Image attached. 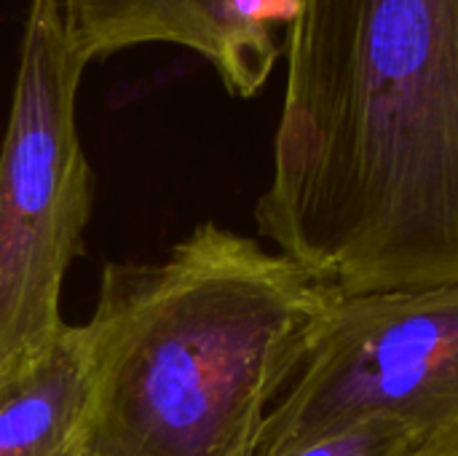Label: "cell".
Listing matches in <instances>:
<instances>
[{"label":"cell","mask_w":458,"mask_h":456,"mask_svg":"<svg viewBox=\"0 0 458 456\" xmlns=\"http://www.w3.org/2000/svg\"><path fill=\"white\" fill-rule=\"evenodd\" d=\"M437 441L397 422L376 419L333 430L274 456H421Z\"/></svg>","instance_id":"cell-7"},{"label":"cell","mask_w":458,"mask_h":456,"mask_svg":"<svg viewBox=\"0 0 458 456\" xmlns=\"http://www.w3.org/2000/svg\"><path fill=\"white\" fill-rule=\"evenodd\" d=\"M86 65L59 0H30L0 145V363L64 328L62 282L91 215V169L75 126Z\"/></svg>","instance_id":"cell-3"},{"label":"cell","mask_w":458,"mask_h":456,"mask_svg":"<svg viewBox=\"0 0 458 456\" xmlns=\"http://www.w3.org/2000/svg\"><path fill=\"white\" fill-rule=\"evenodd\" d=\"M376 419L429 438L458 430V282L335 293L266 419L258 456Z\"/></svg>","instance_id":"cell-4"},{"label":"cell","mask_w":458,"mask_h":456,"mask_svg":"<svg viewBox=\"0 0 458 456\" xmlns=\"http://www.w3.org/2000/svg\"><path fill=\"white\" fill-rule=\"evenodd\" d=\"M421 456H458V430L440 438L437 443H432Z\"/></svg>","instance_id":"cell-8"},{"label":"cell","mask_w":458,"mask_h":456,"mask_svg":"<svg viewBox=\"0 0 458 456\" xmlns=\"http://www.w3.org/2000/svg\"><path fill=\"white\" fill-rule=\"evenodd\" d=\"M335 290L201 223L161 263H107L83 456H258Z\"/></svg>","instance_id":"cell-2"},{"label":"cell","mask_w":458,"mask_h":456,"mask_svg":"<svg viewBox=\"0 0 458 456\" xmlns=\"http://www.w3.org/2000/svg\"><path fill=\"white\" fill-rule=\"evenodd\" d=\"M91 360L83 325L0 363V456H83Z\"/></svg>","instance_id":"cell-6"},{"label":"cell","mask_w":458,"mask_h":456,"mask_svg":"<svg viewBox=\"0 0 458 456\" xmlns=\"http://www.w3.org/2000/svg\"><path fill=\"white\" fill-rule=\"evenodd\" d=\"M295 5L298 0H59L81 59L150 43L180 46L209 62L239 99L268 83Z\"/></svg>","instance_id":"cell-5"},{"label":"cell","mask_w":458,"mask_h":456,"mask_svg":"<svg viewBox=\"0 0 458 456\" xmlns=\"http://www.w3.org/2000/svg\"><path fill=\"white\" fill-rule=\"evenodd\" d=\"M260 237L338 296L458 282V0H298Z\"/></svg>","instance_id":"cell-1"}]
</instances>
